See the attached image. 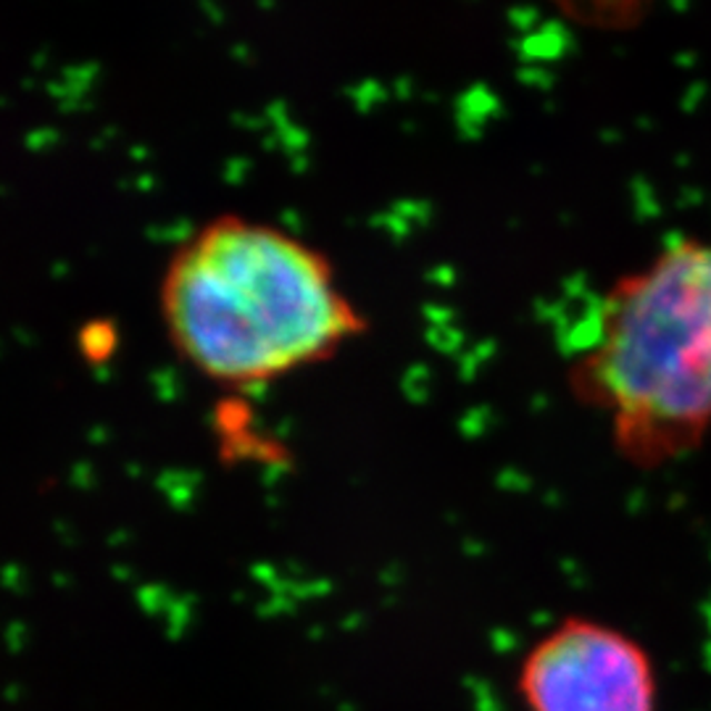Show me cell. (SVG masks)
Instances as JSON below:
<instances>
[{
	"instance_id": "obj_1",
	"label": "cell",
	"mask_w": 711,
	"mask_h": 711,
	"mask_svg": "<svg viewBox=\"0 0 711 711\" xmlns=\"http://www.w3.org/2000/svg\"><path fill=\"white\" fill-rule=\"evenodd\" d=\"M158 308L177 354L237 391L325 364L369 327L325 250L246 214H217L179 243Z\"/></svg>"
},
{
	"instance_id": "obj_2",
	"label": "cell",
	"mask_w": 711,
	"mask_h": 711,
	"mask_svg": "<svg viewBox=\"0 0 711 711\" xmlns=\"http://www.w3.org/2000/svg\"><path fill=\"white\" fill-rule=\"evenodd\" d=\"M570 387L641 466L672 462L711 427V237L659 250L603 293Z\"/></svg>"
},
{
	"instance_id": "obj_3",
	"label": "cell",
	"mask_w": 711,
	"mask_h": 711,
	"mask_svg": "<svg viewBox=\"0 0 711 711\" xmlns=\"http://www.w3.org/2000/svg\"><path fill=\"white\" fill-rule=\"evenodd\" d=\"M524 711H656L649 651L612 624L566 616L524 653L516 674Z\"/></svg>"
}]
</instances>
